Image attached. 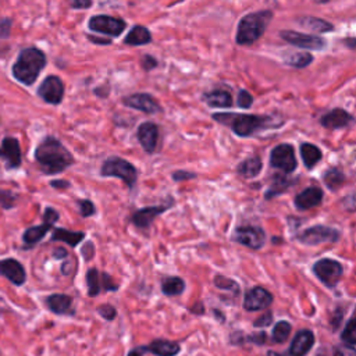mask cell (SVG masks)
<instances>
[{
  "mask_svg": "<svg viewBox=\"0 0 356 356\" xmlns=\"http://www.w3.org/2000/svg\"><path fill=\"white\" fill-rule=\"evenodd\" d=\"M53 256H54L56 259H65V257L68 256V253H67V250H65L64 248H57V249L53 252Z\"/></svg>",
  "mask_w": 356,
  "mask_h": 356,
  "instance_id": "cell-53",
  "label": "cell"
},
{
  "mask_svg": "<svg viewBox=\"0 0 356 356\" xmlns=\"http://www.w3.org/2000/svg\"><path fill=\"white\" fill-rule=\"evenodd\" d=\"M231 239L242 246L257 250L266 243V232L259 225H239L234 229Z\"/></svg>",
  "mask_w": 356,
  "mask_h": 356,
  "instance_id": "cell-8",
  "label": "cell"
},
{
  "mask_svg": "<svg viewBox=\"0 0 356 356\" xmlns=\"http://www.w3.org/2000/svg\"><path fill=\"white\" fill-rule=\"evenodd\" d=\"M100 175L103 177H115L120 178L121 181L125 182V185L132 189L136 184L138 178V171L134 164H131L128 160L111 156L104 160L102 168H100Z\"/></svg>",
  "mask_w": 356,
  "mask_h": 356,
  "instance_id": "cell-5",
  "label": "cell"
},
{
  "mask_svg": "<svg viewBox=\"0 0 356 356\" xmlns=\"http://www.w3.org/2000/svg\"><path fill=\"white\" fill-rule=\"evenodd\" d=\"M38 95L46 103L58 104L64 96V83L58 76L50 75V76L44 78L43 82L40 83V86L38 89Z\"/></svg>",
  "mask_w": 356,
  "mask_h": 356,
  "instance_id": "cell-13",
  "label": "cell"
},
{
  "mask_svg": "<svg viewBox=\"0 0 356 356\" xmlns=\"http://www.w3.org/2000/svg\"><path fill=\"white\" fill-rule=\"evenodd\" d=\"M341 341L345 343L343 346L355 350V345H356V321L355 317L350 316L348 323L345 324V328L341 334Z\"/></svg>",
  "mask_w": 356,
  "mask_h": 356,
  "instance_id": "cell-35",
  "label": "cell"
},
{
  "mask_svg": "<svg viewBox=\"0 0 356 356\" xmlns=\"http://www.w3.org/2000/svg\"><path fill=\"white\" fill-rule=\"evenodd\" d=\"M46 65V56L36 47L21 50L15 64L13 65V75L24 85H32L39 72Z\"/></svg>",
  "mask_w": 356,
  "mask_h": 356,
  "instance_id": "cell-3",
  "label": "cell"
},
{
  "mask_svg": "<svg viewBox=\"0 0 356 356\" xmlns=\"http://www.w3.org/2000/svg\"><path fill=\"white\" fill-rule=\"evenodd\" d=\"M85 238V232L82 231H68L65 228H54L51 234V241L65 242L67 245L75 248Z\"/></svg>",
  "mask_w": 356,
  "mask_h": 356,
  "instance_id": "cell-28",
  "label": "cell"
},
{
  "mask_svg": "<svg viewBox=\"0 0 356 356\" xmlns=\"http://www.w3.org/2000/svg\"><path fill=\"white\" fill-rule=\"evenodd\" d=\"M88 26L90 31L99 32V33H104L108 35L111 38H117L122 33V31L127 26V22L121 18L117 17H111V15H106V14H99V15H93L89 22Z\"/></svg>",
  "mask_w": 356,
  "mask_h": 356,
  "instance_id": "cell-10",
  "label": "cell"
},
{
  "mask_svg": "<svg viewBox=\"0 0 356 356\" xmlns=\"http://www.w3.org/2000/svg\"><path fill=\"white\" fill-rule=\"evenodd\" d=\"M273 323V313L270 310L264 312L261 316H259L254 321H253V327L256 328H264L268 327Z\"/></svg>",
  "mask_w": 356,
  "mask_h": 356,
  "instance_id": "cell-43",
  "label": "cell"
},
{
  "mask_svg": "<svg viewBox=\"0 0 356 356\" xmlns=\"http://www.w3.org/2000/svg\"><path fill=\"white\" fill-rule=\"evenodd\" d=\"M97 313H99L104 320H107V321H111V320H114V318L117 317V310H115V307H114L113 305H108V303L99 306V307H97Z\"/></svg>",
  "mask_w": 356,
  "mask_h": 356,
  "instance_id": "cell-41",
  "label": "cell"
},
{
  "mask_svg": "<svg viewBox=\"0 0 356 356\" xmlns=\"http://www.w3.org/2000/svg\"><path fill=\"white\" fill-rule=\"evenodd\" d=\"M0 157H3L10 167H18L21 163L19 143L14 138H6L0 147Z\"/></svg>",
  "mask_w": 356,
  "mask_h": 356,
  "instance_id": "cell-22",
  "label": "cell"
},
{
  "mask_svg": "<svg viewBox=\"0 0 356 356\" xmlns=\"http://www.w3.org/2000/svg\"><path fill=\"white\" fill-rule=\"evenodd\" d=\"M273 18V11L261 10L246 14L241 18L235 35V40L238 44L249 46L253 44L266 31L267 25Z\"/></svg>",
  "mask_w": 356,
  "mask_h": 356,
  "instance_id": "cell-4",
  "label": "cell"
},
{
  "mask_svg": "<svg viewBox=\"0 0 356 356\" xmlns=\"http://www.w3.org/2000/svg\"><path fill=\"white\" fill-rule=\"evenodd\" d=\"M323 202V191L318 186H309L298 193L293 199L295 207L300 211L317 207Z\"/></svg>",
  "mask_w": 356,
  "mask_h": 356,
  "instance_id": "cell-20",
  "label": "cell"
},
{
  "mask_svg": "<svg viewBox=\"0 0 356 356\" xmlns=\"http://www.w3.org/2000/svg\"><path fill=\"white\" fill-rule=\"evenodd\" d=\"M313 274L318 278L320 282H323L327 288H335L337 284L341 281L343 275V266L330 257H324L317 260L313 267Z\"/></svg>",
  "mask_w": 356,
  "mask_h": 356,
  "instance_id": "cell-6",
  "label": "cell"
},
{
  "mask_svg": "<svg viewBox=\"0 0 356 356\" xmlns=\"http://www.w3.org/2000/svg\"><path fill=\"white\" fill-rule=\"evenodd\" d=\"M298 22L303 26L307 28L313 32H318V33H324V32H331L334 31V25L323 18H317V17H302L298 19Z\"/></svg>",
  "mask_w": 356,
  "mask_h": 356,
  "instance_id": "cell-32",
  "label": "cell"
},
{
  "mask_svg": "<svg viewBox=\"0 0 356 356\" xmlns=\"http://www.w3.org/2000/svg\"><path fill=\"white\" fill-rule=\"evenodd\" d=\"M314 334L310 330H299L291 341L288 348L289 356H306L314 345Z\"/></svg>",
  "mask_w": 356,
  "mask_h": 356,
  "instance_id": "cell-15",
  "label": "cell"
},
{
  "mask_svg": "<svg viewBox=\"0 0 356 356\" xmlns=\"http://www.w3.org/2000/svg\"><path fill=\"white\" fill-rule=\"evenodd\" d=\"M154 67H157V60H156L153 56H150V54H145V56L142 57V68H143L145 71H150V70H153Z\"/></svg>",
  "mask_w": 356,
  "mask_h": 356,
  "instance_id": "cell-46",
  "label": "cell"
},
{
  "mask_svg": "<svg viewBox=\"0 0 356 356\" xmlns=\"http://www.w3.org/2000/svg\"><path fill=\"white\" fill-rule=\"evenodd\" d=\"M312 61H313V56L312 53H307V51H296L285 57V63L295 68H305L309 64H312Z\"/></svg>",
  "mask_w": 356,
  "mask_h": 356,
  "instance_id": "cell-37",
  "label": "cell"
},
{
  "mask_svg": "<svg viewBox=\"0 0 356 356\" xmlns=\"http://www.w3.org/2000/svg\"><path fill=\"white\" fill-rule=\"evenodd\" d=\"M53 225L49 224V222H44L40 224V225H35V227H31L28 228L24 235H22V239H24V243L26 246H33L35 243H38L39 241H42L44 238V235L49 232V229L51 228Z\"/></svg>",
  "mask_w": 356,
  "mask_h": 356,
  "instance_id": "cell-31",
  "label": "cell"
},
{
  "mask_svg": "<svg viewBox=\"0 0 356 356\" xmlns=\"http://www.w3.org/2000/svg\"><path fill=\"white\" fill-rule=\"evenodd\" d=\"M189 312L193 313V314H203V313H204V305H203L200 300H197V302H195V303L189 307Z\"/></svg>",
  "mask_w": 356,
  "mask_h": 356,
  "instance_id": "cell-51",
  "label": "cell"
},
{
  "mask_svg": "<svg viewBox=\"0 0 356 356\" xmlns=\"http://www.w3.org/2000/svg\"><path fill=\"white\" fill-rule=\"evenodd\" d=\"M140 350L153 353L156 356H177L181 352V346L175 341L168 339H154L149 345L142 346Z\"/></svg>",
  "mask_w": 356,
  "mask_h": 356,
  "instance_id": "cell-21",
  "label": "cell"
},
{
  "mask_svg": "<svg viewBox=\"0 0 356 356\" xmlns=\"http://www.w3.org/2000/svg\"><path fill=\"white\" fill-rule=\"evenodd\" d=\"M92 6V0H72V8H89Z\"/></svg>",
  "mask_w": 356,
  "mask_h": 356,
  "instance_id": "cell-50",
  "label": "cell"
},
{
  "mask_svg": "<svg viewBox=\"0 0 356 356\" xmlns=\"http://www.w3.org/2000/svg\"><path fill=\"white\" fill-rule=\"evenodd\" d=\"M342 316H343V310L341 307H337L334 312V316L331 318V327L332 330H337L342 321Z\"/></svg>",
  "mask_w": 356,
  "mask_h": 356,
  "instance_id": "cell-48",
  "label": "cell"
},
{
  "mask_svg": "<svg viewBox=\"0 0 356 356\" xmlns=\"http://www.w3.org/2000/svg\"><path fill=\"white\" fill-rule=\"evenodd\" d=\"M267 356H281L278 352H274V350H268L267 352Z\"/></svg>",
  "mask_w": 356,
  "mask_h": 356,
  "instance_id": "cell-58",
  "label": "cell"
},
{
  "mask_svg": "<svg viewBox=\"0 0 356 356\" xmlns=\"http://www.w3.org/2000/svg\"><path fill=\"white\" fill-rule=\"evenodd\" d=\"M332 356H355V350L346 346H335L332 350Z\"/></svg>",
  "mask_w": 356,
  "mask_h": 356,
  "instance_id": "cell-49",
  "label": "cell"
},
{
  "mask_svg": "<svg viewBox=\"0 0 356 356\" xmlns=\"http://www.w3.org/2000/svg\"><path fill=\"white\" fill-rule=\"evenodd\" d=\"M171 207L170 204H160V206H149V207H143L136 210L135 213H132L131 216V222L138 227V228H147L150 227V224L153 222V220L160 216L161 213H164L167 209Z\"/></svg>",
  "mask_w": 356,
  "mask_h": 356,
  "instance_id": "cell-17",
  "label": "cell"
},
{
  "mask_svg": "<svg viewBox=\"0 0 356 356\" xmlns=\"http://www.w3.org/2000/svg\"><path fill=\"white\" fill-rule=\"evenodd\" d=\"M266 339H267V334H266L264 331L252 332V334H249L248 337L243 338V341L252 342V343H254V345H264V343H266Z\"/></svg>",
  "mask_w": 356,
  "mask_h": 356,
  "instance_id": "cell-44",
  "label": "cell"
},
{
  "mask_svg": "<svg viewBox=\"0 0 356 356\" xmlns=\"http://www.w3.org/2000/svg\"><path fill=\"white\" fill-rule=\"evenodd\" d=\"M186 288L185 281L178 275H168L161 280V292L165 296H178L184 293Z\"/></svg>",
  "mask_w": 356,
  "mask_h": 356,
  "instance_id": "cell-27",
  "label": "cell"
},
{
  "mask_svg": "<svg viewBox=\"0 0 356 356\" xmlns=\"http://www.w3.org/2000/svg\"><path fill=\"white\" fill-rule=\"evenodd\" d=\"M339 236H341V234L338 229L328 227V225L317 224V225L309 227L305 231H302L296 236V239L305 245L314 246V245H320V243H335V242H338Z\"/></svg>",
  "mask_w": 356,
  "mask_h": 356,
  "instance_id": "cell-7",
  "label": "cell"
},
{
  "mask_svg": "<svg viewBox=\"0 0 356 356\" xmlns=\"http://www.w3.org/2000/svg\"><path fill=\"white\" fill-rule=\"evenodd\" d=\"M263 168L261 159L259 156H252L249 159H245L238 167L236 171L243 178H254Z\"/></svg>",
  "mask_w": 356,
  "mask_h": 356,
  "instance_id": "cell-29",
  "label": "cell"
},
{
  "mask_svg": "<svg viewBox=\"0 0 356 356\" xmlns=\"http://www.w3.org/2000/svg\"><path fill=\"white\" fill-rule=\"evenodd\" d=\"M280 36L289 44L299 47V49H306V50H321L327 44V42L320 36L310 35V33H302V32H296V31H289V29L281 31Z\"/></svg>",
  "mask_w": 356,
  "mask_h": 356,
  "instance_id": "cell-11",
  "label": "cell"
},
{
  "mask_svg": "<svg viewBox=\"0 0 356 356\" xmlns=\"http://www.w3.org/2000/svg\"><path fill=\"white\" fill-rule=\"evenodd\" d=\"M86 285H88V295L90 298H95L102 291V280L100 273L97 268L92 267L86 271Z\"/></svg>",
  "mask_w": 356,
  "mask_h": 356,
  "instance_id": "cell-34",
  "label": "cell"
},
{
  "mask_svg": "<svg viewBox=\"0 0 356 356\" xmlns=\"http://www.w3.org/2000/svg\"><path fill=\"white\" fill-rule=\"evenodd\" d=\"M50 184H51V186H54V188H68V186H70V182H68V181H51Z\"/></svg>",
  "mask_w": 356,
  "mask_h": 356,
  "instance_id": "cell-54",
  "label": "cell"
},
{
  "mask_svg": "<svg viewBox=\"0 0 356 356\" xmlns=\"http://www.w3.org/2000/svg\"><path fill=\"white\" fill-rule=\"evenodd\" d=\"M35 159L46 174L61 172L74 163L70 150L58 139L51 136L40 142L35 152Z\"/></svg>",
  "mask_w": 356,
  "mask_h": 356,
  "instance_id": "cell-2",
  "label": "cell"
},
{
  "mask_svg": "<svg viewBox=\"0 0 356 356\" xmlns=\"http://www.w3.org/2000/svg\"><path fill=\"white\" fill-rule=\"evenodd\" d=\"M0 275L7 278L14 285H22L26 280L24 266L15 259L0 260Z\"/></svg>",
  "mask_w": 356,
  "mask_h": 356,
  "instance_id": "cell-18",
  "label": "cell"
},
{
  "mask_svg": "<svg viewBox=\"0 0 356 356\" xmlns=\"http://www.w3.org/2000/svg\"><path fill=\"white\" fill-rule=\"evenodd\" d=\"M300 156H302L305 167L310 170V168H313L321 160L323 153H321V150L316 145L305 142V143L300 145Z\"/></svg>",
  "mask_w": 356,
  "mask_h": 356,
  "instance_id": "cell-30",
  "label": "cell"
},
{
  "mask_svg": "<svg viewBox=\"0 0 356 356\" xmlns=\"http://www.w3.org/2000/svg\"><path fill=\"white\" fill-rule=\"evenodd\" d=\"M0 204H3L4 207H10V202H8V195L0 192Z\"/></svg>",
  "mask_w": 356,
  "mask_h": 356,
  "instance_id": "cell-55",
  "label": "cell"
},
{
  "mask_svg": "<svg viewBox=\"0 0 356 356\" xmlns=\"http://www.w3.org/2000/svg\"><path fill=\"white\" fill-rule=\"evenodd\" d=\"M46 306L54 314H67L72 307V298L65 293H53L46 298Z\"/></svg>",
  "mask_w": 356,
  "mask_h": 356,
  "instance_id": "cell-23",
  "label": "cell"
},
{
  "mask_svg": "<svg viewBox=\"0 0 356 356\" xmlns=\"http://www.w3.org/2000/svg\"><path fill=\"white\" fill-rule=\"evenodd\" d=\"M214 314H216V317H218V320H220V321H221V323H222V321H224V320H225V317H224V314H222V316H221V314H220V310H217V309H216V310H214Z\"/></svg>",
  "mask_w": 356,
  "mask_h": 356,
  "instance_id": "cell-57",
  "label": "cell"
},
{
  "mask_svg": "<svg viewBox=\"0 0 356 356\" xmlns=\"http://www.w3.org/2000/svg\"><path fill=\"white\" fill-rule=\"evenodd\" d=\"M57 220H58V213H57L54 209L47 207V209L44 210V214H43V221L53 225Z\"/></svg>",
  "mask_w": 356,
  "mask_h": 356,
  "instance_id": "cell-47",
  "label": "cell"
},
{
  "mask_svg": "<svg viewBox=\"0 0 356 356\" xmlns=\"http://www.w3.org/2000/svg\"><path fill=\"white\" fill-rule=\"evenodd\" d=\"M345 179H346L345 174H343L339 168H337V167L328 168V170L324 172V175H323V181H324L325 186H327L330 191H337V189H339V188L343 185Z\"/></svg>",
  "mask_w": 356,
  "mask_h": 356,
  "instance_id": "cell-33",
  "label": "cell"
},
{
  "mask_svg": "<svg viewBox=\"0 0 356 356\" xmlns=\"http://www.w3.org/2000/svg\"><path fill=\"white\" fill-rule=\"evenodd\" d=\"M211 118L220 124L228 125L231 131L241 138H248L259 131L268 129L271 127H277L282 124V122H275L268 115H256V114L214 113Z\"/></svg>",
  "mask_w": 356,
  "mask_h": 356,
  "instance_id": "cell-1",
  "label": "cell"
},
{
  "mask_svg": "<svg viewBox=\"0 0 356 356\" xmlns=\"http://www.w3.org/2000/svg\"><path fill=\"white\" fill-rule=\"evenodd\" d=\"M273 303V293L263 286H252L245 292L243 309L246 312H259L267 309Z\"/></svg>",
  "mask_w": 356,
  "mask_h": 356,
  "instance_id": "cell-12",
  "label": "cell"
},
{
  "mask_svg": "<svg viewBox=\"0 0 356 356\" xmlns=\"http://www.w3.org/2000/svg\"><path fill=\"white\" fill-rule=\"evenodd\" d=\"M196 178V174L195 172H191V171H174L172 172V179L177 181V182H181V181H188V179H193Z\"/></svg>",
  "mask_w": 356,
  "mask_h": 356,
  "instance_id": "cell-45",
  "label": "cell"
},
{
  "mask_svg": "<svg viewBox=\"0 0 356 356\" xmlns=\"http://www.w3.org/2000/svg\"><path fill=\"white\" fill-rule=\"evenodd\" d=\"M203 100L210 107H220V108H228L232 106V96L224 90V89H214L211 92H207L203 95Z\"/></svg>",
  "mask_w": 356,
  "mask_h": 356,
  "instance_id": "cell-24",
  "label": "cell"
},
{
  "mask_svg": "<svg viewBox=\"0 0 356 356\" xmlns=\"http://www.w3.org/2000/svg\"><path fill=\"white\" fill-rule=\"evenodd\" d=\"M316 3H327V1H330V0H314Z\"/></svg>",
  "mask_w": 356,
  "mask_h": 356,
  "instance_id": "cell-59",
  "label": "cell"
},
{
  "mask_svg": "<svg viewBox=\"0 0 356 356\" xmlns=\"http://www.w3.org/2000/svg\"><path fill=\"white\" fill-rule=\"evenodd\" d=\"M88 39L96 44H110L111 39H103V38H97V36H88Z\"/></svg>",
  "mask_w": 356,
  "mask_h": 356,
  "instance_id": "cell-52",
  "label": "cell"
},
{
  "mask_svg": "<svg viewBox=\"0 0 356 356\" xmlns=\"http://www.w3.org/2000/svg\"><path fill=\"white\" fill-rule=\"evenodd\" d=\"M127 356H142L140 353H139V350L138 349H132V350H129L128 352V355Z\"/></svg>",
  "mask_w": 356,
  "mask_h": 356,
  "instance_id": "cell-56",
  "label": "cell"
},
{
  "mask_svg": "<svg viewBox=\"0 0 356 356\" xmlns=\"http://www.w3.org/2000/svg\"><path fill=\"white\" fill-rule=\"evenodd\" d=\"M270 165L282 171L284 174L293 172L298 167L293 146L289 143L277 145L270 153Z\"/></svg>",
  "mask_w": 356,
  "mask_h": 356,
  "instance_id": "cell-9",
  "label": "cell"
},
{
  "mask_svg": "<svg viewBox=\"0 0 356 356\" xmlns=\"http://www.w3.org/2000/svg\"><path fill=\"white\" fill-rule=\"evenodd\" d=\"M138 140L142 146V149L152 154L154 153L156 147H157V140H159V127L154 122L146 121L143 124L139 125L138 132H136Z\"/></svg>",
  "mask_w": 356,
  "mask_h": 356,
  "instance_id": "cell-16",
  "label": "cell"
},
{
  "mask_svg": "<svg viewBox=\"0 0 356 356\" xmlns=\"http://www.w3.org/2000/svg\"><path fill=\"white\" fill-rule=\"evenodd\" d=\"M122 103L127 107L139 110L146 114H156V113L161 111L159 102L149 93H131V95L122 97Z\"/></svg>",
  "mask_w": 356,
  "mask_h": 356,
  "instance_id": "cell-14",
  "label": "cell"
},
{
  "mask_svg": "<svg viewBox=\"0 0 356 356\" xmlns=\"http://www.w3.org/2000/svg\"><path fill=\"white\" fill-rule=\"evenodd\" d=\"M213 284L221 289V291H228V292H232V293H239V284L228 277H224V275H216V278L213 280Z\"/></svg>",
  "mask_w": 356,
  "mask_h": 356,
  "instance_id": "cell-38",
  "label": "cell"
},
{
  "mask_svg": "<svg viewBox=\"0 0 356 356\" xmlns=\"http://www.w3.org/2000/svg\"><path fill=\"white\" fill-rule=\"evenodd\" d=\"M291 330H292V325H291V323L286 321V320H281V321L275 323V325H274V328H273V332H271V339H273V342H275V343H282V342H285V341L289 338Z\"/></svg>",
  "mask_w": 356,
  "mask_h": 356,
  "instance_id": "cell-36",
  "label": "cell"
},
{
  "mask_svg": "<svg viewBox=\"0 0 356 356\" xmlns=\"http://www.w3.org/2000/svg\"><path fill=\"white\" fill-rule=\"evenodd\" d=\"M150 42H152V33L143 25H135L124 39V43L129 46H142Z\"/></svg>",
  "mask_w": 356,
  "mask_h": 356,
  "instance_id": "cell-26",
  "label": "cell"
},
{
  "mask_svg": "<svg viewBox=\"0 0 356 356\" xmlns=\"http://www.w3.org/2000/svg\"><path fill=\"white\" fill-rule=\"evenodd\" d=\"M296 181H298L296 178H295V179H291V178L285 177V175H278V174H277V175L273 178L271 185H270L268 189L266 191L264 197H266L267 200H270V199H273V197H275V196L282 195V193L286 192Z\"/></svg>",
  "mask_w": 356,
  "mask_h": 356,
  "instance_id": "cell-25",
  "label": "cell"
},
{
  "mask_svg": "<svg viewBox=\"0 0 356 356\" xmlns=\"http://www.w3.org/2000/svg\"><path fill=\"white\" fill-rule=\"evenodd\" d=\"M320 124L328 129L346 128L353 124V117L343 108H334L320 118Z\"/></svg>",
  "mask_w": 356,
  "mask_h": 356,
  "instance_id": "cell-19",
  "label": "cell"
},
{
  "mask_svg": "<svg viewBox=\"0 0 356 356\" xmlns=\"http://www.w3.org/2000/svg\"><path fill=\"white\" fill-rule=\"evenodd\" d=\"M100 280H102V289L107 291V292H115L118 289V282L114 281V278L111 275H108L107 273H100Z\"/></svg>",
  "mask_w": 356,
  "mask_h": 356,
  "instance_id": "cell-40",
  "label": "cell"
},
{
  "mask_svg": "<svg viewBox=\"0 0 356 356\" xmlns=\"http://www.w3.org/2000/svg\"><path fill=\"white\" fill-rule=\"evenodd\" d=\"M252 103H253V96H252L248 90L241 89V90L238 92V96H236V104H238V107H241V108H249V107L252 106Z\"/></svg>",
  "mask_w": 356,
  "mask_h": 356,
  "instance_id": "cell-39",
  "label": "cell"
},
{
  "mask_svg": "<svg viewBox=\"0 0 356 356\" xmlns=\"http://www.w3.org/2000/svg\"><path fill=\"white\" fill-rule=\"evenodd\" d=\"M78 206H79V213L82 217H90L96 213V209H95V204L88 200V199H83V200H78Z\"/></svg>",
  "mask_w": 356,
  "mask_h": 356,
  "instance_id": "cell-42",
  "label": "cell"
}]
</instances>
